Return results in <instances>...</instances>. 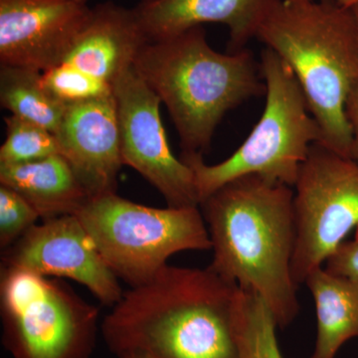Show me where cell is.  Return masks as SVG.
Returning a JSON list of instances; mask_svg holds the SVG:
<instances>
[{"mask_svg": "<svg viewBox=\"0 0 358 358\" xmlns=\"http://www.w3.org/2000/svg\"><path fill=\"white\" fill-rule=\"evenodd\" d=\"M82 0H0V63L45 72L64 62L91 16Z\"/></svg>", "mask_w": 358, "mask_h": 358, "instance_id": "obj_11", "label": "cell"}, {"mask_svg": "<svg viewBox=\"0 0 358 358\" xmlns=\"http://www.w3.org/2000/svg\"><path fill=\"white\" fill-rule=\"evenodd\" d=\"M281 0H143L134 10L148 42L220 23L229 29V53L241 51Z\"/></svg>", "mask_w": 358, "mask_h": 358, "instance_id": "obj_13", "label": "cell"}, {"mask_svg": "<svg viewBox=\"0 0 358 358\" xmlns=\"http://www.w3.org/2000/svg\"><path fill=\"white\" fill-rule=\"evenodd\" d=\"M1 267L73 280L110 307L124 294L117 275L108 267L76 215L36 224L15 243L2 250Z\"/></svg>", "mask_w": 358, "mask_h": 358, "instance_id": "obj_10", "label": "cell"}, {"mask_svg": "<svg viewBox=\"0 0 358 358\" xmlns=\"http://www.w3.org/2000/svg\"><path fill=\"white\" fill-rule=\"evenodd\" d=\"M40 216L29 202L11 188L0 185V247L8 248L36 225Z\"/></svg>", "mask_w": 358, "mask_h": 358, "instance_id": "obj_21", "label": "cell"}, {"mask_svg": "<svg viewBox=\"0 0 358 358\" xmlns=\"http://www.w3.org/2000/svg\"><path fill=\"white\" fill-rule=\"evenodd\" d=\"M305 285L315 301L317 320L310 358H334L346 341L358 338V280L320 267L308 275Z\"/></svg>", "mask_w": 358, "mask_h": 358, "instance_id": "obj_16", "label": "cell"}, {"mask_svg": "<svg viewBox=\"0 0 358 358\" xmlns=\"http://www.w3.org/2000/svg\"><path fill=\"white\" fill-rule=\"evenodd\" d=\"M338 3L346 7H352L358 3V0H336Z\"/></svg>", "mask_w": 358, "mask_h": 358, "instance_id": "obj_25", "label": "cell"}, {"mask_svg": "<svg viewBox=\"0 0 358 358\" xmlns=\"http://www.w3.org/2000/svg\"><path fill=\"white\" fill-rule=\"evenodd\" d=\"M42 83L66 106L114 95L112 84L66 62L42 72Z\"/></svg>", "mask_w": 358, "mask_h": 358, "instance_id": "obj_20", "label": "cell"}, {"mask_svg": "<svg viewBox=\"0 0 358 358\" xmlns=\"http://www.w3.org/2000/svg\"><path fill=\"white\" fill-rule=\"evenodd\" d=\"M2 345L11 358H90L99 310L65 282L1 267Z\"/></svg>", "mask_w": 358, "mask_h": 358, "instance_id": "obj_7", "label": "cell"}, {"mask_svg": "<svg viewBox=\"0 0 358 358\" xmlns=\"http://www.w3.org/2000/svg\"><path fill=\"white\" fill-rule=\"evenodd\" d=\"M82 1H87V0H82Z\"/></svg>", "mask_w": 358, "mask_h": 358, "instance_id": "obj_26", "label": "cell"}, {"mask_svg": "<svg viewBox=\"0 0 358 358\" xmlns=\"http://www.w3.org/2000/svg\"><path fill=\"white\" fill-rule=\"evenodd\" d=\"M358 20V3L352 6ZM345 115L352 129V159L358 164V77L345 103Z\"/></svg>", "mask_w": 358, "mask_h": 358, "instance_id": "obj_23", "label": "cell"}, {"mask_svg": "<svg viewBox=\"0 0 358 358\" xmlns=\"http://www.w3.org/2000/svg\"><path fill=\"white\" fill-rule=\"evenodd\" d=\"M75 215L108 267L131 287L148 281L179 252L211 250L199 207L155 208L110 193L89 199Z\"/></svg>", "mask_w": 358, "mask_h": 358, "instance_id": "obj_6", "label": "cell"}, {"mask_svg": "<svg viewBox=\"0 0 358 358\" xmlns=\"http://www.w3.org/2000/svg\"><path fill=\"white\" fill-rule=\"evenodd\" d=\"M0 185L20 193L42 220L75 215L88 193L61 155L17 166H0Z\"/></svg>", "mask_w": 358, "mask_h": 358, "instance_id": "obj_15", "label": "cell"}, {"mask_svg": "<svg viewBox=\"0 0 358 358\" xmlns=\"http://www.w3.org/2000/svg\"><path fill=\"white\" fill-rule=\"evenodd\" d=\"M324 267L333 274L358 280V239L339 245Z\"/></svg>", "mask_w": 358, "mask_h": 358, "instance_id": "obj_22", "label": "cell"}, {"mask_svg": "<svg viewBox=\"0 0 358 358\" xmlns=\"http://www.w3.org/2000/svg\"><path fill=\"white\" fill-rule=\"evenodd\" d=\"M122 358H124V357H122Z\"/></svg>", "mask_w": 358, "mask_h": 358, "instance_id": "obj_27", "label": "cell"}, {"mask_svg": "<svg viewBox=\"0 0 358 358\" xmlns=\"http://www.w3.org/2000/svg\"><path fill=\"white\" fill-rule=\"evenodd\" d=\"M277 327L265 301L255 292L241 289L236 315L239 358H282L275 336Z\"/></svg>", "mask_w": 358, "mask_h": 358, "instance_id": "obj_18", "label": "cell"}, {"mask_svg": "<svg viewBox=\"0 0 358 358\" xmlns=\"http://www.w3.org/2000/svg\"><path fill=\"white\" fill-rule=\"evenodd\" d=\"M0 103L11 115L38 124L54 134L67 106L49 93L42 83V72L28 68L1 66Z\"/></svg>", "mask_w": 358, "mask_h": 358, "instance_id": "obj_17", "label": "cell"}, {"mask_svg": "<svg viewBox=\"0 0 358 358\" xmlns=\"http://www.w3.org/2000/svg\"><path fill=\"white\" fill-rule=\"evenodd\" d=\"M260 66L266 85L265 108L234 154L212 166L200 152L181 155L194 174L199 203L228 181L248 174L294 187L310 147L322 143L319 124L291 68L267 47Z\"/></svg>", "mask_w": 358, "mask_h": 358, "instance_id": "obj_5", "label": "cell"}, {"mask_svg": "<svg viewBox=\"0 0 358 358\" xmlns=\"http://www.w3.org/2000/svg\"><path fill=\"white\" fill-rule=\"evenodd\" d=\"M292 186L257 174L240 176L199 203L210 236V267L267 303L278 327L300 313L292 277L296 230Z\"/></svg>", "mask_w": 358, "mask_h": 358, "instance_id": "obj_2", "label": "cell"}, {"mask_svg": "<svg viewBox=\"0 0 358 358\" xmlns=\"http://www.w3.org/2000/svg\"><path fill=\"white\" fill-rule=\"evenodd\" d=\"M122 164L154 185L169 207H199L192 169L171 152L160 119L162 101L133 68L114 84Z\"/></svg>", "mask_w": 358, "mask_h": 358, "instance_id": "obj_9", "label": "cell"}, {"mask_svg": "<svg viewBox=\"0 0 358 358\" xmlns=\"http://www.w3.org/2000/svg\"><path fill=\"white\" fill-rule=\"evenodd\" d=\"M241 288L208 266L167 264L131 287L101 324L117 358L145 352L155 358H239L236 315Z\"/></svg>", "mask_w": 358, "mask_h": 358, "instance_id": "obj_1", "label": "cell"}, {"mask_svg": "<svg viewBox=\"0 0 358 358\" xmlns=\"http://www.w3.org/2000/svg\"><path fill=\"white\" fill-rule=\"evenodd\" d=\"M6 138L0 148V166L30 164L61 155L55 134L11 115L4 120Z\"/></svg>", "mask_w": 358, "mask_h": 358, "instance_id": "obj_19", "label": "cell"}, {"mask_svg": "<svg viewBox=\"0 0 358 358\" xmlns=\"http://www.w3.org/2000/svg\"><path fill=\"white\" fill-rule=\"evenodd\" d=\"M294 187L292 277L299 288L358 225V164L313 143Z\"/></svg>", "mask_w": 358, "mask_h": 358, "instance_id": "obj_8", "label": "cell"}, {"mask_svg": "<svg viewBox=\"0 0 358 358\" xmlns=\"http://www.w3.org/2000/svg\"><path fill=\"white\" fill-rule=\"evenodd\" d=\"M256 38L288 64L322 131L320 145L352 159L345 103L358 77V20L336 0H281Z\"/></svg>", "mask_w": 358, "mask_h": 358, "instance_id": "obj_3", "label": "cell"}, {"mask_svg": "<svg viewBox=\"0 0 358 358\" xmlns=\"http://www.w3.org/2000/svg\"><path fill=\"white\" fill-rule=\"evenodd\" d=\"M124 358H155L154 357H152V355H148V353L145 352H131L129 353V355H124V357H122ZM122 358V357H120Z\"/></svg>", "mask_w": 358, "mask_h": 358, "instance_id": "obj_24", "label": "cell"}, {"mask_svg": "<svg viewBox=\"0 0 358 358\" xmlns=\"http://www.w3.org/2000/svg\"><path fill=\"white\" fill-rule=\"evenodd\" d=\"M148 42L134 9L107 2L92 8L64 62L114 86Z\"/></svg>", "mask_w": 358, "mask_h": 358, "instance_id": "obj_14", "label": "cell"}, {"mask_svg": "<svg viewBox=\"0 0 358 358\" xmlns=\"http://www.w3.org/2000/svg\"><path fill=\"white\" fill-rule=\"evenodd\" d=\"M55 136L90 199L117 193L124 164L115 95L67 106Z\"/></svg>", "mask_w": 358, "mask_h": 358, "instance_id": "obj_12", "label": "cell"}, {"mask_svg": "<svg viewBox=\"0 0 358 358\" xmlns=\"http://www.w3.org/2000/svg\"><path fill=\"white\" fill-rule=\"evenodd\" d=\"M134 69L166 106L183 152L203 154L228 110L266 93L253 53H219L202 26L148 42Z\"/></svg>", "mask_w": 358, "mask_h": 358, "instance_id": "obj_4", "label": "cell"}]
</instances>
